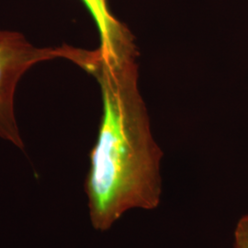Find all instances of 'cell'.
I'll use <instances>...</instances> for the list:
<instances>
[{"mask_svg":"<svg viewBox=\"0 0 248 248\" xmlns=\"http://www.w3.org/2000/svg\"><path fill=\"white\" fill-rule=\"evenodd\" d=\"M82 68L97 78L103 100L86 192L93 227L106 231L131 210L158 207L163 154L137 89L133 44L89 51Z\"/></svg>","mask_w":248,"mask_h":248,"instance_id":"obj_1","label":"cell"},{"mask_svg":"<svg viewBox=\"0 0 248 248\" xmlns=\"http://www.w3.org/2000/svg\"><path fill=\"white\" fill-rule=\"evenodd\" d=\"M77 48H38L22 34L0 31V137L23 148L15 118L14 97L18 81L38 62L55 58L73 61Z\"/></svg>","mask_w":248,"mask_h":248,"instance_id":"obj_2","label":"cell"},{"mask_svg":"<svg viewBox=\"0 0 248 248\" xmlns=\"http://www.w3.org/2000/svg\"><path fill=\"white\" fill-rule=\"evenodd\" d=\"M98 27L100 45H110L131 36L127 28L111 14L108 0H82Z\"/></svg>","mask_w":248,"mask_h":248,"instance_id":"obj_3","label":"cell"},{"mask_svg":"<svg viewBox=\"0 0 248 248\" xmlns=\"http://www.w3.org/2000/svg\"><path fill=\"white\" fill-rule=\"evenodd\" d=\"M233 238V248H248V213L237 222Z\"/></svg>","mask_w":248,"mask_h":248,"instance_id":"obj_4","label":"cell"}]
</instances>
